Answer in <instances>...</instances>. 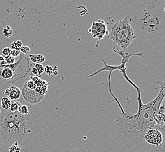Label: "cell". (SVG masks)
I'll return each instance as SVG.
<instances>
[{"mask_svg": "<svg viewBox=\"0 0 165 152\" xmlns=\"http://www.w3.org/2000/svg\"><path fill=\"white\" fill-rule=\"evenodd\" d=\"M164 12L165 13V6H164Z\"/></svg>", "mask_w": 165, "mask_h": 152, "instance_id": "obj_32", "label": "cell"}, {"mask_svg": "<svg viewBox=\"0 0 165 152\" xmlns=\"http://www.w3.org/2000/svg\"><path fill=\"white\" fill-rule=\"evenodd\" d=\"M164 1H152L143 4L135 17L134 23L140 34L150 38L165 36Z\"/></svg>", "mask_w": 165, "mask_h": 152, "instance_id": "obj_3", "label": "cell"}, {"mask_svg": "<svg viewBox=\"0 0 165 152\" xmlns=\"http://www.w3.org/2000/svg\"><path fill=\"white\" fill-rule=\"evenodd\" d=\"M36 55V63H40L44 62L46 60V57L42 55Z\"/></svg>", "mask_w": 165, "mask_h": 152, "instance_id": "obj_23", "label": "cell"}, {"mask_svg": "<svg viewBox=\"0 0 165 152\" xmlns=\"http://www.w3.org/2000/svg\"><path fill=\"white\" fill-rule=\"evenodd\" d=\"M21 51L20 50H15V49H14V50H12V55L11 56H12L14 57H15L19 56L20 55H21Z\"/></svg>", "mask_w": 165, "mask_h": 152, "instance_id": "obj_26", "label": "cell"}, {"mask_svg": "<svg viewBox=\"0 0 165 152\" xmlns=\"http://www.w3.org/2000/svg\"><path fill=\"white\" fill-rule=\"evenodd\" d=\"M88 32L91 34L93 38L98 40L103 39L105 36H108L109 33L107 23L103 19H98L97 21L92 23Z\"/></svg>", "mask_w": 165, "mask_h": 152, "instance_id": "obj_8", "label": "cell"}, {"mask_svg": "<svg viewBox=\"0 0 165 152\" xmlns=\"http://www.w3.org/2000/svg\"><path fill=\"white\" fill-rule=\"evenodd\" d=\"M42 129L32 111L26 115L4 110L0 115V140L7 145L26 147Z\"/></svg>", "mask_w": 165, "mask_h": 152, "instance_id": "obj_2", "label": "cell"}, {"mask_svg": "<svg viewBox=\"0 0 165 152\" xmlns=\"http://www.w3.org/2000/svg\"><path fill=\"white\" fill-rule=\"evenodd\" d=\"M31 74H32L33 75H34V76H35V77H37V76H39L37 68H35V66L34 68H33L31 69Z\"/></svg>", "mask_w": 165, "mask_h": 152, "instance_id": "obj_27", "label": "cell"}, {"mask_svg": "<svg viewBox=\"0 0 165 152\" xmlns=\"http://www.w3.org/2000/svg\"><path fill=\"white\" fill-rule=\"evenodd\" d=\"M11 101L8 97H4L2 98L1 101V106L4 110L6 111L9 110L11 107Z\"/></svg>", "mask_w": 165, "mask_h": 152, "instance_id": "obj_12", "label": "cell"}, {"mask_svg": "<svg viewBox=\"0 0 165 152\" xmlns=\"http://www.w3.org/2000/svg\"><path fill=\"white\" fill-rule=\"evenodd\" d=\"M4 94L11 101L17 100L21 96V91L18 87L12 85L5 91Z\"/></svg>", "mask_w": 165, "mask_h": 152, "instance_id": "obj_9", "label": "cell"}, {"mask_svg": "<svg viewBox=\"0 0 165 152\" xmlns=\"http://www.w3.org/2000/svg\"><path fill=\"white\" fill-rule=\"evenodd\" d=\"M163 42H164V43H165V38L163 39Z\"/></svg>", "mask_w": 165, "mask_h": 152, "instance_id": "obj_31", "label": "cell"}, {"mask_svg": "<svg viewBox=\"0 0 165 152\" xmlns=\"http://www.w3.org/2000/svg\"><path fill=\"white\" fill-rule=\"evenodd\" d=\"M2 33L6 38H10L13 34V31L10 26L7 25V27H6V28L4 29Z\"/></svg>", "mask_w": 165, "mask_h": 152, "instance_id": "obj_15", "label": "cell"}, {"mask_svg": "<svg viewBox=\"0 0 165 152\" xmlns=\"http://www.w3.org/2000/svg\"><path fill=\"white\" fill-rule=\"evenodd\" d=\"M44 72L48 76H51L53 74V68L51 66L46 65V68H44Z\"/></svg>", "mask_w": 165, "mask_h": 152, "instance_id": "obj_25", "label": "cell"}, {"mask_svg": "<svg viewBox=\"0 0 165 152\" xmlns=\"http://www.w3.org/2000/svg\"><path fill=\"white\" fill-rule=\"evenodd\" d=\"M20 51L24 55H28L31 51V49L28 46H23V47L20 49Z\"/></svg>", "mask_w": 165, "mask_h": 152, "instance_id": "obj_24", "label": "cell"}, {"mask_svg": "<svg viewBox=\"0 0 165 152\" xmlns=\"http://www.w3.org/2000/svg\"><path fill=\"white\" fill-rule=\"evenodd\" d=\"M58 73V68H57V66H55L54 68H53V74L55 75H57Z\"/></svg>", "mask_w": 165, "mask_h": 152, "instance_id": "obj_30", "label": "cell"}, {"mask_svg": "<svg viewBox=\"0 0 165 152\" xmlns=\"http://www.w3.org/2000/svg\"><path fill=\"white\" fill-rule=\"evenodd\" d=\"M5 57V60H6L7 64L8 65H11V64H13L15 63H16V60L15 58L12 56H9L4 57Z\"/></svg>", "mask_w": 165, "mask_h": 152, "instance_id": "obj_19", "label": "cell"}, {"mask_svg": "<svg viewBox=\"0 0 165 152\" xmlns=\"http://www.w3.org/2000/svg\"><path fill=\"white\" fill-rule=\"evenodd\" d=\"M154 122L156 124V128L158 129L165 125V114L163 112L162 109L159 108L158 113H156L154 119Z\"/></svg>", "mask_w": 165, "mask_h": 152, "instance_id": "obj_10", "label": "cell"}, {"mask_svg": "<svg viewBox=\"0 0 165 152\" xmlns=\"http://www.w3.org/2000/svg\"><path fill=\"white\" fill-rule=\"evenodd\" d=\"M70 152H98L93 147H80L74 149Z\"/></svg>", "mask_w": 165, "mask_h": 152, "instance_id": "obj_13", "label": "cell"}, {"mask_svg": "<svg viewBox=\"0 0 165 152\" xmlns=\"http://www.w3.org/2000/svg\"><path fill=\"white\" fill-rule=\"evenodd\" d=\"M155 152H165V143L164 142L162 148H160Z\"/></svg>", "mask_w": 165, "mask_h": 152, "instance_id": "obj_29", "label": "cell"}, {"mask_svg": "<svg viewBox=\"0 0 165 152\" xmlns=\"http://www.w3.org/2000/svg\"><path fill=\"white\" fill-rule=\"evenodd\" d=\"M132 18L126 16L114 23L109 32V38L115 45L119 46L125 51L133 40L137 38L134 29L131 25Z\"/></svg>", "mask_w": 165, "mask_h": 152, "instance_id": "obj_4", "label": "cell"}, {"mask_svg": "<svg viewBox=\"0 0 165 152\" xmlns=\"http://www.w3.org/2000/svg\"><path fill=\"white\" fill-rule=\"evenodd\" d=\"M154 84L159 85V92L152 101L145 104L141 95L137 96V111L135 114L129 113H115L116 127L128 147L136 152H150V148L144 140L148 130L156 128L154 117L165 98V80L156 81Z\"/></svg>", "mask_w": 165, "mask_h": 152, "instance_id": "obj_1", "label": "cell"}, {"mask_svg": "<svg viewBox=\"0 0 165 152\" xmlns=\"http://www.w3.org/2000/svg\"><path fill=\"white\" fill-rule=\"evenodd\" d=\"M19 60L11 65L0 66V79L6 80L8 83H14L17 81L16 77L17 73L22 72V66H24L23 61V56L21 55Z\"/></svg>", "mask_w": 165, "mask_h": 152, "instance_id": "obj_6", "label": "cell"}, {"mask_svg": "<svg viewBox=\"0 0 165 152\" xmlns=\"http://www.w3.org/2000/svg\"><path fill=\"white\" fill-rule=\"evenodd\" d=\"M21 147L17 145H12L8 147V152H20Z\"/></svg>", "mask_w": 165, "mask_h": 152, "instance_id": "obj_18", "label": "cell"}, {"mask_svg": "<svg viewBox=\"0 0 165 152\" xmlns=\"http://www.w3.org/2000/svg\"><path fill=\"white\" fill-rule=\"evenodd\" d=\"M144 140L150 148V152H155L162 147L164 143V136L157 128H153L146 132Z\"/></svg>", "mask_w": 165, "mask_h": 152, "instance_id": "obj_7", "label": "cell"}, {"mask_svg": "<svg viewBox=\"0 0 165 152\" xmlns=\"http://www.w3.org/2000/svg\"><path fill=\"white\" fill-rule=\"evenodd\" d=\"M160 108L162 109L163 112L165 114V98L162 100ZM158 129L160 131L162 132V134H163V136L165 137V125H163V126H162V127H160L159 128H158Z\"/></svg>", "mask_w": 165, "mask_h": 152, "instance_id": "obj_16", "label": "cell"}, {"mask_svg": "<svg viewBox=\"0 0 165 152\" xmlns=\"http://www.w3.org/2000/svg\"><path fill=\"white\" fill-rule=\"evenodd\" d=\"M7 65L5 60V57L3 56H0V66Z\"/></svg>", "mask_w": 165, "mask_h": 152, "instance_id": "obj_28", "label": "cell"}, {"mask_svg": "<svg viewBox=\"0 0 165 152\" xmlns=\"http://www.w3.org/2000/svg\"><path fill=\"white\" fill-rule=\"evenodd\" d=\"M27 87L30 90H35L36 89V84L33 80H29L26 83Z\"/></svg>", "mask_w": 165, "mask_h": 152, "instance_id": "obj_22", "label": "cell"}, {"mask_svg": "<svg viewBox=\"0 0 165 152\" xmlns=\"http://www.w3.org/2000/svg\"><path fill=\"white\" fill-rule=\"evenodd\" d=\"M2 53L3 56L7 57L11 56L12 55V49L10 47H5L2 49Z\"/></svg>", "mask_w": 165, "mask_h": 152, "instance_id": "obj_21", "label": "cell"}, {"mask_svg": "<svg viewBox=\"0 0 165 152\" xmlns=\"http://www.w3.org/2000/svg\"><path fill=\"white\" fill-rule=\"evenodd\" d=\"M31 111H32L31 108L29 105H27V104L21 103L19 108L18 109V113H20L21 115H26L29 113Z\"/></svg>", "mask_w": 165, "mask_h": 152, "instance_id": "obj_11", "label": "cell"}, {"mask_svg": "<svg viewBox=\"0 0 165 152\" xmlns=\"http://www.w3.org/2000/svg\"><path fill=\"white\" fill-rule=\"evenodd\" d=\"M112 51L118 55H119L121 57V63L119 64V71L122 74V76L125 79L126 81L128 82L130 84L135 88L137 90V95H141V93L142 92V90L139 87L137 86V84H135L131 79H129L126 73V64L128 63L130 58L133 56H138L140 57H143V53L142 51H139L137 53H129V52H125L124 51H120L119 49L116 48V47H113L112 49Z\"/></svg>", "mask_w": 165, "mask_h": 152, "instance_id": "obj_5", "label": "cell"}, {"mask_svg": "<svg viewBox=\"0 0 165 152\" xmlns=\"http://www.w3.org/2000/svg\"><path fill=\"white\" fill-rule=\"evenodd\" d=\"M23 43L21 40H17L14 41L11 44V49L12 50L15 49V50H20L23 47Z\"/></svg>", "mask_w": 165, "mask_h": 152, "instance_id": "obj_14", "label": "cell"}, {"mask_svg": "<svg viewBox=\"0 0 165 152\" xmlns=\"http://www.w3.org/2000/svg\"><path fill=\"white\" fill-rule=\"evenodd\" d=\"M21 103L20 102H11V105L10 108V111L11 113H15L17 112L18 109Z\"/></svg>", "mask_w": 165, "mask_h": 152, "instance_id": "obj_17", "label": "cell"}, {"mask_svg": "<svg viewBox=\"0 0 165 152\" xmlns=\"http://www.w3.org/2000/svg\"><path fill=\"white\" fill-rule=\"evenodd\" d=\"M35 68H37L39 76L43 73L44 72V67L42 64L40 63H35Z\"/></svg>", "mask_w": 165, "mask_h": 152, "instance_id": "obj_20", "label": "cell"}]
</instances>
